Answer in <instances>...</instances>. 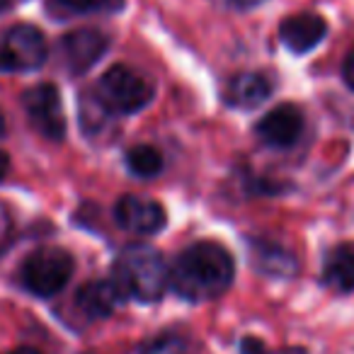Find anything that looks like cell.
<instances>
[{
	"instance_id": "e0dca14e",
	"label": "cell",
	"mask_w": 354,
	"mask_h": 354,
	"mask_svg": "<svg viewBox=\"0 0 354 354\" xmlns=\"http://www.w3.org/2000/svg\"><path fill=\"white\" fill-rule=\"evenodd\" d=\"M141 354H192L189 344L175 335H160L141 347Z\"/></svg>"
},
{
	"instance_id": "8992f818",
	"label": "cell",
	"mask_w": 354,
	"mask_h": 354,
	"mask_svg": "<svg viewBox=\"0 0 354 354\" xmlns=\"http://www.w3.org/2000/svg\"><path fill=\"white\" fill-rule=\"evenodd\" d=\"M22 104L30 117L32 127L49 141H64L66 136V114L64 104H61V95L56 85L41 83L30 88L22 95Z\"/></svg>"
},
{
	"instance_id": "7402d4cb",
	"label": "cell",
	"mask_w": 354,
	"mask_h": 354,
	"mask_svg": "<svg viewBox=\"0 0 354 354\" xmlns=\"http://www.w3.org/2000/svg\"><path fill=\"white\" fill-rule=\"evenodd\" d=\"M10 354H39L37 349H32V347H20V349H15V352H10Z\"/></svg>"
},
{
	"instance_id": "4fadbf2b",
	"label": "cell",
	"mask_w": 354,
	"mask_h": 354,
	"mask_svg": "<svg viewBox=\"0 0 354 354\" xmlns=\"http://www.w3.org/2000/svg\"><path fill=\"white\" fill-rule=\"evenodd\" d=\"M250 260L255 270H260L267 277L277 279H291L299 272V262L286 248L267 241H252L250 243Z\"/></svg>"
},
{
	"instance_id": "5b68a950",
	"label": "cell",
	"mask_w": 354,
	"mask_h": 354,
	"mask_svg": "<svg viewBox=\"0 0 354 354\" xmlns=\"http://www.w3.org/2000/svg\"><path fill=\"white\" fill-rule=\"evenodd\" d=\"M49 56L46 37L35 25H12L0 32V71L27 73L44 66Z\"/></svg>"
},
{
	"instance_id": "cb8c5ba5",
	"label": "cell",
	"mask_w": 354,
	"mask_h": 354,
	"mask_svg": "<svg viewBox=\"0 0 354 354\" xmlns=\"http://www.w3.org/2000/svg\"><path fill=\"white\" fill-rule=\"evenodd\" d=\"M6 8H8V3L6 0H0V10H6Z\"/></svg>"
},
{
	"instance_id": "6da1fadb",
	"label": "cell",
	"mask_w": 354,
	"mask_h": 354,
	"mask_svg": "<svg viewBox=\"0 0 354 354\" xmlns=\"http://www.w3.org/2000/svg\"><path fill=\"white\" fill-rule=\"evenodd\" d=\"M236 277L231 252L212 241L194 243L177 255L170 270V286L177 296L192 301H212L226 294Z\"/></svg>"
},
{
	"instance_id": "9a60e30c",
	"label": "cell",
	"mask_w": 354,
	"mask_h": 354,
	"mask_svg": "<svg viewBox=\"0 0 354 354\" xmlns=\"http://www.w3.org/2000/svg\"><path fill=\"white\" fill-rule=\"evenodd\" d=\"M127 167L131 175L141 177V180H151V177L160 175L162 156L153 146H133L127 153Z\"/></svg>"
},
{
	"instance_id": "8fae6325",
	"label": "cell",
	"mask_w": 354,
	"mask_h": 354,
	"mask_svg": "<svg viewBox=\"0 0 354 354\" xmlns=\"http://www.w3.org/2000/svg\"><path fill=\"white\" fill-rule=\"evenodd\" d=\"M122 301H127V296L122 294L114 279L88 281L85 286H80L78 296H75V304L88 318H107L117 310Z\"/></svg>"
},
{
	"instance_id": "277c9868",
	"label": "cell",
	"mask_w": 354,
	"mask_h": 354,
	"mask_svg": "<svg viewBox=\"0 0 354 354\" xmlns=\"http://www.w3.org/2000/svg\"><path fill=\"white\" fill-rule=\"evenodd\" d=\"M22 284L39 299L56 296L73 277V257L61 248H39L22 265Z\"/></svg>"
},
{
	"instance_id": "7a4b0ae2",
	"label": "cell",
	"mask_w": 354,
	"mask_h": 354,
	"mask_svg": "<svg viewBox=\"0 0 354 354\" xmlns=\"http://www.w3.org/2000/svg\"><path fill=\"white\" fill-rule=\"evenodd\" d=\"M112 279L127 299L153 304L162 299L165 289L170 286V270L156 248L133 243L119 252L112 267Z\"/></svg>"
},
{
	"instance_id": "3957f363",
	"label": "cell",
	"mask_w": 354,
	"mask_h": 354,
	"mask_svg": "<svg viewBox=\"0 0 354 354\" xmlns=\"http://www.w3.org/2000/svg\"><path fill=\"white\" fill-rule=\"evenodd\" d=\"M95 97L107 114H136L151 104V100L156 97V88L138 71L117 64L104 71Z\"/></svg>"
},
{
	"instance_id": "52a82bcc",
	"label": "cell",
	"mask_w": 354,
	"mask_h": 354,
	"mask_svg": "<svg viewBox=\"0 0 354 354\" xmlns=\"http://www.w3.org/2000/svg\"><path fill=\"white\" fill-rule=\"evenodd\" d=\"M109 39L100 30H75L61 39V59L68 73L83 75L107 54Z\"/></svg>"
},
{
	"instance_id": "ac0fdd59",
	"label": "cell",
	"mask_w": 354,
	"mask_h": 354,
	"mask_svg": "<svg viewBox=\"0 0 354 354\" xmlns=\"http://www.w3.org/2000/svg\"><path fill=\"white\" fill-rule=\"evenodd\" d=\"M241 354H270V349L257 337H245L241 342Z\"/></svg>"
},
{
	"instance_id": "7c38bea8",
	"label": "cell",
	"mask_w": 354,
	"mask_h": 354,
	"mask_svg": "<svg viewBox=\"0 0 354 354\" xmlns=\"http://www.w3.org/2000/svg\"><path fill=\"white\" fill-rule=\"evenodd\" d=\"M223 97L231 107H260L262 102L272 97V80L262 73H238L228 80Z\"/></svg>"
},
{
	"instance_id": "9c48e42d",
	"label": "cell",
	"mask_w": 354,
	"mask_h": 354,
	"mask_svg": "<svg viewBox=\"0 0 354 354\" xmlns=\"http://www.w3.org/2000/svg\"><path fill=\"white\" fill-rule=\"evenodd\" d=\"M255 133L270 148H291L304 133V114L296 104H279L257 122Z\"/></svg>"
},
{
	"instance_id": "30bf717a",
	"label": "cell",
	"mask_w": 354,
	"mask_h": 354,
	"mask_svg": "<svg viewBox=\"0 0 354 354\" xmlns=\"http://www.w3.org/2000/svg\"><path fill=\"white\" fill-rule=\"evenodd\" d=\"M328 35V22L315 12H301V15L286 17L279 25V41L291 54H308L320 44Z\"/></svg>"
},
{
	"instance_id": "5bb4252c",
	"label": "cell",
	"mask_w": 354,
	"mask_h": 354,
	"mask_svg": "<svg viewBox=\"0 0 354 354\" xmlns=\"http://www.w3.org/2000/svg\"><path fill=\"white\" fill-rule=\"evenodd\" d=\"M323 281L337 294L354 291V248L337 245L328 252L323 265Z\"/></svg>"
},
{
	"instance_id": "2e32d148",
	"label": "cell",
	"mask_w": 354,
	"mask_h": 354,
	"mask_svg": "<svg viewBox=\"0 0 354 354\" xmlns=\"http://www.w3.org/2000/svg\"><path fill=\"white\" fill-rule=\"evenodd\" d=\"M66 12H75V15H93V12H102V15H112V12L124 10L127 0H56Z\"/></svg>"
},
{
	"instance_id": "603a6c76",
	"label": "cell",
	"mask_w": 354,
	"mask_h": 354,
	"mask_svg": "<svg viewBox=\"0 0 354 354\" xmlns=\"http://www.w3.org/2000/svg\"><path fill=\"white\" fill-rule=\"evenodd\" d=\"M6 133V117H3V112H0V136Z\"/></svg>"
},
{
	"instance_id": "ffe728a7",
	"label": "cell",
	"mask_w": 354,
	"mask_h": 354,
	"mask_svg": "<svg viewBox=\"0 0 354 354\" xmlns=\"http://www.w3.org/2000/svg\"><path fill=\"white\" fill-rule=\"evenodd\" d=\"M342 75L347 80V85L354 90V49L349 51V56L344 59V66H342Z\"/></svg>"
},
{
	"instance_id": "d6986e66",
	"label": "cell",
	"mask_w": 354,
	"mask_h": 354,
	"mask_svg": "<svg viewBox=\"0 0 354 354\" xmlns=\"http://www.w3.org/2000/svg\"><path fill=\"white\" fill-rule=\"evenodd\" d=\"M221 6L231 8V10H250V8H257L262 6L265 0H218Z\"/></svg>"
},
{
	"instance_id": "44dd1931",
	"label": "cell",
	"mask_w": 354,
	"mask_h": 354,
	"mask_svg": "<svg viewBox=\"0 0 354 354\" xmlns=\"http://www.w3.org/2000/svg\"><path fill=\"white\" fill-rule=\"evenodd\" d=\"M8 165H10V158H8V153H3V151H0V180H3V177H6Z\"/></svg>"
},
{
	"instance_id": "ba28073f",
	"label": "cell",
	"mask_w": 354,
	"mask_h": 354,
	"mask_svg": "<svg viewBox=\"0 0 354 354\" xmlns=\"http://www.w3.org/2000/svg\"><path fill=\"white\" fill-rule=\"evenodd\" d=\"M114 218L133 236H156L165 226V212L160 204L138 194H124L114 207Z\"/></svg>"
}]
</instances>
